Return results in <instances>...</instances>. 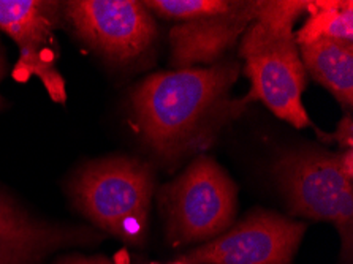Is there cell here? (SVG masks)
<instances>
[{
    "instance_id": "4",
    "label": "cell",
    "mask_w": 353,
    "mask_h": 264,
    "mask_svg": "<svg viewBox=\"0 0 353 264\" xmlns=\"http://www.w3.org/2000/svg\"><path fill=\"white\" fill-rule=\"evenodd\" d=\"M239 54L245 62L244 74L250 81L249 99L261 100L293 127L311 125L301 101L306 68L293 30L276 29L255 19L244 32Z\"/></svg>"
},
{
    "instance_id": "12",
    "label": "cell",
    "mask_w": 353,
    "mask_h": 264,
    "mask_svg": "<svg viewBox=\"0 0 353 264\" xmlns=\"http://www.w3.org/2000/svg\"><path fill=\"white\" fill-rule=\"evenodd\" d=\"M309 19L295 35L296 43L339 40L353 43V3L350 0H315L309 2Z\"/></svg>"
},
{
    "instance_id": "8",
    "label": "cell",
    "mask_w": 353,
    "mask_h": 264,
    "mask_svg": "<svg viewBox=\"0 0 353 264\" xmlns=\"http://www.w3.org/2000/svg\"><path fill=\"white\" fill-rule=\"evenodd\" d=\"M62 3L43 0H0V30L19 48L16 78H40L57 103H65V81L57 72L56 24Z\"/></svg>"
},
{
    "instance_id": "14",
    "label": "cell",
    "mask_w": 353,
    "mask_h": 264,
    "mask_svg": "<svg viewBox=\"0 0 353 264\" xmlns=\"http://www.w3.org/2000/svg\"><path fill=\"white\" fill-rule=\"evenodd\" d=\"M309 2H260L256 0V21L268 24L271 27L282 30H293V24L296 23L298 18L304 13H307Z\"/></svg>"
},
{
    "instance_id": "13",
    "label": "cell",
    "mask_w": 353,
    "mask_h": 264,
    "mask_svg": "<svg viewBox=\"0 0 353 264\" xmlns=\"http://www.w3.org/2000/svg\"><path fill=\"white\" fill-rule=\"evenodd\" d=\"M143 5L160 18L187 23L192 19L227 12L232 7V2H225V0H149V2H143Z\"/></svg>"
},
{
    "instance_id": "10",
    "label": "cell",
    "mask_w": 353,
    "mask_h": 264,
    "mask_svg": "<svg viewBox=\"0 0 353 264\" xmlns=\"http://www.w3.org/2000/svg\"><path fill=\"white\" fill-rule=\"evenodd\" d=\"M255 16L256 2H232L227 12L174 26L170 32L173 63L187 68L216 61L244 34Z\"/></svg>"
},
{
    "instance_id": "9",
    "label": "cell",
    "mask_w": 353,
    "mask_h": 264,
    "mask_svg": "<svg viewBox=\"0 0 353 264\" xmlns=\"http://www.w3.org/2000/svg\"><path fill=\"white\" fill-rule=\"evenodd\" d=\"M99 239L85 228L37 220L0 192V264H41L59 249Z\"/></svg>"
},
{
    "instance_id": "3",
    "label": "cell",
    "mask_w": 353,
    "mask_h": 264,
    "mask_svg": "<svg viewBox=\"0 0 353 264\" xmlns=\"http://www.w3.org/2000/svg\"><path fill=\"white\" fill-rule=\"evenodd\" d=\"M274 174L293 214L336 225L342 258L350 261L353 176L342 168L339 155L319 149L292 150L277 159Z\"/></svg>"
},
{
    "instance_id": "17",
    "label": "cell",
    "mask_w": 353,
    "mask_h": 264,
    "mask_svg": "<svg viewBox=\"0 0 353 264\" xmlns=\"http://www.w3.org/2000/svg\"><path fill=\"white\" fill-rule=\"evenodd\" d=\"M5 72H7V59H5L3 48L0 46V83H2V79L5 77ZM2 105H3V99L2 95H0V110H2Z\"/></svg>"
},
{
    "instance_id": "7",
    "label": "cell",
    "mask_w": 353,
    "mask_h": 264,
    "mask_svg": "<svg viewBox=\"0 0 353 264\" xmlns=\"http://www.w3.org/2000/svg\"><path fill=\"white\" fill-rule=\"evenodd\" d=\"M306 223L283 215L254 211L205 245L185 253L190 264H290Z\"/></svg>"
},
{
    "instance_id": "15",
    "label": "cell",
    "mask_w": 353,
    "mask_h": 264,
    "mask_svg": "<svg viewBox=\"0 0 353 264\" xmlns=\"http://www.w3.org/2000/svg\"><path fill=\"white\" fill-rule=\"evenodd\" d=\"M353 125H352V117L345 116L344 119L341 121L338 130L333 134V136H328V139H336L339 145L344 150H352L353 148Z\"/></svg>"
},
{
    "instance_id": "11",
    "label": "cell",
    "mask_w": 353,
    "mask_h": 264,
    "mask_svg": "<svg viewBox=\"0 0 353 264\" xmlns=\"http://www.w3.org/2000/svg\"><path fill=\"white\" fill-rule=\"evenodd\" d=\"M304 68L339 100L353 105V43L315 40L298 45Z\"/></svg>"
},
{
    "instance_id": "1",
    "label": "cell",
    "mask_w": 353,
    "mask_h": 264,
    "mask_svg": "<svg viewBox=\"0 0 353 264\" xmlns=\"http://www.w3.org/2000/svg\"><path fill=\"white\" fill-rule=\"evenodd\" d=\"M239 74L234 62L183 68L146 78L132 94L141 136L163 159L206 145L223 119L228 90Z\"/></svg>"
},
{
    "instance_id": "5",
    "label": "cell",
    "mask_w": 353,
    "mask_h": 264,
    "mask_svg": "<svg viewBox=\"0 0 353 264\" xmlns=\"http://www.w3.org/2000/svg\"><path fill=\"white\" fill-rule=\"evenodd\" d=\"M159 198L174 245L217 238L236 212V187L211 157L196 159Z\"/></svg>"
},
{
    "instance_id": "18",
    "label": "cell",
    "mask_w": 353,
    "mask_h": 264,
    "mask_svg": "<svg viewBox=\"0 0 353 264\" xmlns=\"http://www.w3.org/2000/svg\"><path fill=\"white\" fill-rule=\"evenodd\" d=\"M170 264H190V263H187L184 260H179V261H174V263H170Z\"/></svg>"
},
{
    "instance_id": "16",
    "label": "cell",
    "mask_w": 353,
    "mask_h": 264,
    "mask_svg": "<svg viewBox=\"0 0 353 264\" xmlns=\"http://www.w3.org/2000/svg\"><path fill=\"white\" fill-rule=\"evenodd\" d=\"M54 264H114L106 256H83V255H67L57 260Z\"/></svg>"
},
{
    "instance_id": "6",
    "label": "cell",
    "mask_w": 353,
    "mask_h": 264,
    "mask_svg": "<svg viewBox=\"0 0 353 264\" xmlns=\"http://www.w3.org/2000/svg\"><path fill=\"white\" fill-rule=\"evenodd\" d=\"M62 10L74 34L113 62L141 56L157 34L151 12L135 0H74Z\"/></svg>"
},
{
    "instance_id": "2",
    "label": "cell",
    "mask_w": 353,
    "mask_h": 264,
    "mask_svg": "<svg viewBox=\"0 0 353 264\" xmlns=\"http://www.w3.org/2000/svg\"><path fill=\"white\" fill-rule=\"evenodd\" d=\"M154 187L148 165L132 159H106L84 166L72 190L79 211L100 230L141 244Z\"/></svg>"
}]
</instances>
